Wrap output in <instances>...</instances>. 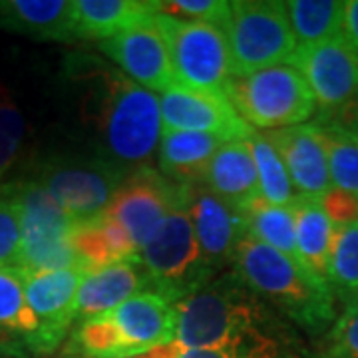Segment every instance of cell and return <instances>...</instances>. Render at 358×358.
<instances>
[{"instance_id": "6da1fadb", "label": "cell", "mask_w": 358, "mask_h": 358, "mask_svg": "<svg viewBox=\"0 0 358 358\" xmlns=\"http://www.w3.org/2000/svg\"><path fill=\"white\" fill-rule=\"evenodd\" d=\"M176 343L183 350L221 346L296 345L277 310L231 271L176 303Z\"/></svg>"}, {"instance_id": "7a4b0ae2", "label": "cell", "mask_w": 358, "mask_h": 358, "mask_svg": "<svg viewBox=\"0 0 358 358\" xmlns=\"http://www.w3.org/2000/svg\"><path fill=\"white\" fill-rule=\"evenodd\" d=\"M94 128L102 143L98 155L128 173L152 167L159 150L164 124L159 96L124 72L94 60Z\"/></svg>"}, {"instance_id": "3957f363", "label": "cell", "mask_w": 358, "mask_h": 358, "mask_svg": "<svg viewBox=\"0 0 358 358\" xmlns=\"http://www.w3.org/2000/svg\"><path fill=\"white\" fill-rule=\"evenodd\" d=\"M233 271L268 307L303 331L320 334L334 324L331 287L255 237L245 235L241 239L233 259Z\"/></svg>"}, {"instance_id": "277c9868", "label": "cell", "mask_w": 358, "mask_h": 358, "mask_svg": "<svg viewBox=\"0 0 358 358\" xmlns=\"http://www.w3.org/2000/svg\"><path fill=\"white\" fill-rule=\"evenodd\" d=\"M176 303L143 291L96 319L76 322L66 355L78 358H128L176 343Z\"/></svg>"}, {"instance_id": "5b68a950", "label": "cell", "mask_w": 358, "mask_h": 358, "mask_svg": "<svg viewBox=\"0 0 358 358\" xmlns=\"http://www.w3.org/2000/svg\"><path fill=\"white\" fill-rule=\"evenodd\" d=\"M0 193L18 209L20 268L28 273L86 268L72 245L78 221L52 199L36 179L26 176L2 183Z\"/></svg>"}, {"instance_id": "8992f818", "label": "cell", "mask_w": 358, "mask_h": 358, "mask_svg": "<svg viewBox=\"0 0 358 358\" xmlns=\"http://www.w3.org/2000/svg\"><path fill=\"white\" fill-rule=\"evenodd\" d=\"M225 96L245 124L267 131L303 126L317 114L305 78L289 64L231 78Z\"/></svg>"}, {"instance_id": "52a82bcc", "label": "cell", "mask_w": 358, "mask_h": 358, "mask_svg": "<svg viewBox=\"0 0 358 358\" xmlns=\"http://www.w3.org/2000/svg\"><path fill=\"white\" fill-rule=\"evenodd\" d=\"M140 259L150 291L171 303L183 301L215 279V271L205 261L185 207L167 215L140 249Z\"/></svg>"}, {"instance_id": "ba28073f", "label": "cell", "mask_w": 358, "mask_h": 358, "mask_svg": "<svg viewBox=\"0 0 358 358\" xmlns=\"http://www.w3.org/2000/svg\"><path fill=\"white\" fill-rule=\"evenodd\" d=\"M231 18L225 30L229 40L233 78L273 68L296 50V38L282 0L229 2Z\"/></svg>"}, {"instance_id": "9c48e42d", "label": "cell", "mask_w": 358, "mask_h": 358, "mask_svg": "<svg viewBox=\"0 0 358 358\" xmlns=\"http://www.w3.org/2000/svg\"><path fill=\"white\" fill-rule=\"evenodd\" d=\"M30 176L70 217L88 221L106 213L115 189L129 173L102 155H52Z\"/></svg>"}, {"instance_id": "30bf717a", "label": "cell", "mask_w": 358, "mask_h": 358, "mask_svg": "<svg viewBox=\"0 0 358 358\" xmlns=\"http://www.w3.org/2000/svg\"><path fill=\"white\" fill-rule=\"evenodd\" d=\"M176 84L183 88L223 94L233 78L229 40L225 30L205 22L179 20L157 13Z\"/></svg>"}, {"instance_id": "8fae6325", "label": "cell", "mask_w": 358, "mask_h": 358, "mask_svg": "<svg viewBox=\"0 0 358 358\" xmlns=\"http://www.w3.org/2000/svg\"><path fill=\"white\" fill-rule=\"evenodd\" d=\"M181 207H185V187L164 178L157 167H141L115 189L106 215L128 231L140 253L167 215Z\"/></svg>"}, {"instance_id": "7c38bea8", "label": "cell", "mask_w": 358, "mask_h": 358, "mask_svg": "<svg viewBox=\"0 0 358 358\" xmlns=\"http://www.w3.org/2000/svg\"><path fill=\"white\" fill-rule=\"evenodd\" d=\"M289 66L301 72L313 92L319 122L333 117L358 94V54L343 34L296 46Z\"/></svg>"}, {"instance_id": "4fadbf2b", "label": "cell", "mask_w": 358, "mask_h": 358, "mask_svg": "<svg viewBox=\"0 0 358 358\" xmlns=\"http://www.w3.org/2000/svg\"><path fill=\"white\" fill-rule=\"evenodd\" d=\"M88 273L86 268H64L48 273L26 271V301L38 320V333L28 345L30 355L46 357L64 343L76 322L74 305L82 281Z\"/></svg>"}, {"instance_id": "5bb4252c", "label": "cell", "mask_w": 358, "mask_h": 358, "mask_svg": "<svg viewBox=\"0 0 358 358\" xmlns=\"http://www.w3.org/2000/svg\"><path fill=\"white\" fill-rule=\"evenodd\" d=\"M155 16L143 18L112 38L98 42V46L126 76L143 88L162 94L176 84V78L166 38Z\"/></svg>"}, {"instance_id": "9a60e30c", "label": "cell", "mask_w": 358, "mask_h": 358, "mask_svg": "<svg viewBox=\"0 0 358 358\" xmlns=\"http://www.w3.org/2000/svg\"><path fill=\"white\" fill-rule=\"evenodd\" d=\"M164 131H197L227 141L247 140L253 128L245 124L227 96L183 88L173 84L159 94Z\"/></svg>"}, {"instance_id": "2e32d148", "label": "cell", "mask_w": 358, "mask_h": 358, "mask_svg": "<svg viewBox=\"0 0 358 358\" xmlns=\"http://www.w3.org/2000/svg\"><path fill=\"white\" fill-rule=\"evenodd\" d=\"M185 209L209 267L215 273L233 267L237 247L247 235L243 213L209 192L203 183L185 187Z\"/></svg>"}, {"instance_id": "e0dca14e", "label": "cell", "mask_w": 358, "mask_h": 358, "mask_svg": "<svg viewBox=\"0 0 358 358\" xmlns=\"http://www.w3.org/2000/svg\"><path fill=\"white\" fill-rule=\"evenodd\" d=\"M263 134L281 155L294 192L301 197L320 201L333 189L327 154L317 124H303Z\"/></svg>"}, {"instance_id": "ac0fdd59", "label": "cell", "mask_w": 358, "mask_h": 358, "mask_svg": "<svg viewBox=\"0 0 358 358\" xmlns=\"http://www.w3.org/2000/svg\"><path fill=\"white\" fill-rule=\"evenodd\" d=\"M143 291H150V281L141 267L140 255L110 267L92 271L86 275L78 291L74 305L76 322L106 315Z\"/></svg>"}, {"instance_id": "d6986e66", "label": "cell", "mask_w": 358, "mask_h": 358, "mask_svg": "<svg viewBox=\"0 0 358 358\" xmlns=\"http://www.w3.org/2000/svg\"><path fill=\"white\" fill-rule=\"evenodd\" d=\"M201 183L237 211H243L251 201L259 199L261 185L247 140L223 143L205 169Z\"/></svg>"}, {"instance_id": "ffe728a7", "label": "cell", "mask_w": 358, "mask_h": 358, "mask_svg": "<svg viewBox=\"0 0 358 358\" xmlns=\"http://www.w3.org/2000/svg\"><path fill=\"white\" fill-rule=\"evenodd\" d=\"M0 28L44 42H72L70 0H0Z\"/></svg>"}, {"instance_id": "44dd1931", "label": "cell", "mask_w": 358, "mask_h": 358, "mask_svg": "<svg viewBox=\"0 0 358 358\" xmlns=\"http://www.w3.org/2000/svg\"><path fill=\"white\" fill-rule=\"evenodd\" d=\"M227 143L221 136L197 131H164L157 150V169L181 187L201 183L217 150Z\"/></svg>"}, {"instance_id": "7402d4cb", "label": "cell", "mask_w": 358, "mask_h": 358, "mask_svg": "<svg viewBox=\"0 0 358 358\" xmlns=\"http://www.w3.org/2000/svg\"><path fill=\"white\" fill-rule=\"evenodd\" d=\"M157 14V0H72L76 40H108Z\"/></svg>"}, {"instance_id": "603a6c76", "label": "cell", "mask_w": 358, "mask_h": 358, "mask_svg": "<svg viewBox=\"0 0 358 358\" xmlns=\"http://www.w3.org/2000/svg\"><path fill=\"white\" fill-rule=\"evenodd\" d=\"M72 245L90 273L138 257V249L128 231L106 213L88 221H78L72 233Z\"/></svg>"}, {"instance_id": "cb8c5ba5", "label": "cell", "mask_w": 358, "mask_h": 358, "mask_svg": "<svg viewBox=\"0 0 358 358\" xmlns=\"http://www.w3.org/2000/svg\"><path fill=\"white\" fill-rule=\"evenodd\" d=\"M296 249L313 277L329 285V263L333 251L334 225L319 199L299 197L293 205Z\"/></svg>"}, {"instance_id": "d4e9b609", "label": "cell", "mask_w": 358, "mask_h": 358, "mask_svg": "<svg viewBox=\"0 0 358 358\" xmlns=\"http://www.w3.org/2000/svg\"><path fill=\"white\" fill-rule=\"evenodd\" d=\"M247 235L265 243L271 249L287 255L296 265L305 267L296 249L294 211L291 205H273L259 197L245 207L243 211Z\"/></svg>"}, {"instance_id": "484cf974", "label": "cell", "mask_w": 358, "mask_h": 358, "mask_svg": "<svg viewBox=\"0 0 358 358\" xmlns=\"http://www.w3.org/2000/svg\"><path fill=\"white\" fill-rule=\"evenodd\" d=\"M287 14L299 46L343 34L345 2L341 0H287Z\"/></svg>"}, {"instance_id": "4316f807", "label": "cell", "mask_w": 358, "mask_h": 358, "mask_svg": "<svg viewBox=\"0 0 358 358\" xmlns=\"http://www.w3.org/2000/svg\"><path fill=\"white\" fill-rule=\"evenodd\" d=\"M0 333L22 341L26 350L38 333V320L26 301L24 268L0 267Z\"/></svg>"}, {"instance_id": "83f0119b", "label": "cell", "mask_w": 358, "mask_h": 358, "mask_svg": "<svg viewBox=\"0 0 358 358\" xmlns=\"http://www.w3.org/2000/svg\"><path fill=\"white\" fill-rule=\"evenodd\" d=\"M247 143L255 162L261 197L273 205H293L301 195L294 192L281 155L277 154L273 143L265 138L263 131L257 129H253V134L247 138Z\"/></svg>"}, {"instance_id": "f1b7e54d", "label": "cell", "mask_w": 358, "mask_h": 358, "mask_svg": "<svg viewBox=\"0 0 358 358\" xmlns=\"http://www.w3.org/2000/svg\"><path fill=\"white\" fill-rule=\"evenodd\" d=\"M329 287L345 305L358 303V223L334 227Z\"/></svg>"}, {"instance_id": "f546056e", "label": "cell", "mask_w": 358, "mask_h": 358, "mask_svg": "<svg viewBox=\"0 0 358 358\" xmlns=\"http://www.w3.org/2000/svg\"><path fill=\"white\" fill-rule=\"evenodd\" d=\"M333 187L358 197V138L331 124H317Z\"/></svg>"}, {"instance_id": "4dcf8cb0", "label": "cell", "mask_w": 358, "mask_h": 358, "mask_svg": "<svg viewBox=\"0 0 358 358\" xmlns=\"http://www.w3.org/2000/svg\"><path fill=\"white\" fill-rule=\"evenodd\" d=\"M26 129L20 106L8 90L0 86V185L22 155Z\"/></svg>"}, {"instance_id": "1f68e13d", "label": "cell", "mask_w": 358, "mask_h": 358, "mask_svg": "<svg viewBox=\"0 0 358 358\" xmlns=\"http://www.w3.org/2000/svg\"><path fill=\"white\" fill-rule=\"evenodd\" d=\"M157 13L189 22H205L227 30L231 6L225 0H157Z\"/></svg>"}, {"instance_id": "d6a6232c", "label": "cell", "mask_w": 358, "mask_h": 358, "mask_svg": "<svg viewBox=\"0 0 358 358\" xmlns=\"http://www.w3.org/2000/svg\"><path fill=\"white\" fill-rule=\"evenodd\" d=\"M327 358H358V303L346 305L327 338Z\"/></svg>"}, {"instance_id": "836d02e7", "label": "cell", "mask_w": 358, "mask_h": 358, "mask_svg": "<svg viewBox=\"0 0 358 358\" xmlns=\"http://www.w3.org/2000/svg\"><path fill=\"white\" fill-rule=\"evenodd\" d=\"M296 345L221 346V348H193L183 350L179 358H301L294 352Z\"/></svg>"}, {"instance_id": "e575fe53", "label": "cell", "mask_w": 358, "mask_h": 358, "mask_svg": "<svg viewBox=\"0 0 358 358\" xmlns=\"http://www.w3.org/2000/svg\"><path fill=\"white\" fill-rule=\"evenodd\" d=\"M0 267H20L18 209L0 193Z\"/></svg>"}, {"instance_id": "d590c367", "label": "cell", "mask_w": 358, "mask_h": 358, "mask_svg": "<svg viewBox=\"0 0 358 358\" xmlns=\"http://www.w3.org/2000/svg\"><path fill=\"white\" fill-rule=\"evenodd\" d=\"M320 205L334 225L358 223V197L350 195V193L333 187L320 199Z\"/></svg>"}, {"instance_id": "8d00e7d4", "label": "cell", "mask_w": 358, "mask_h": 358, "mask_svg": "<svg viewBox=\"0 0 358 358\" xmlns=\"http://www.w3.org/2000/svg\"><path fill=\"white\" fill-rule=\"evenodd\" d=\"M317 124H331V126L345 129V131L358 138V94L350 102L346 103L341 112H336L333 117H329L324 122H317Z\"/></svg>"}, {"instance_id": "74e56055", "label": "cell", "mask_w": 358, "mask_h": 358, "mask_svg": "<svg viewBox=\"0 0 358 358\" xmlns=\"http://www.w3.org/2000/svg\"><path fill=\"white\" fill-rule=\"evenodd\" d=\"M343 36L348 40L352 50L358 54V0L345 2V22H343Z\"/></svg>"}, {"instance_id": "f35d334b", "label": "cell", "mask_w": 358, "mask_h": 358, "mask_svg": "<svg viewBox=\"0 0 358 358\" xmlns=\"http://www.w3.org/2000/svg\"><path fill=\"white\" fill-rule=\"evenodd\" d=\"M0 358H28V350L22 341L0 333Z\"/></svg>"}, {"instance_id": "ab89813d", "label": "cell", "mask_w": 358, "mask_h": 358, "mask_svg": "<svg viewBox=\"0 0 358 358\" xmlns=\"http://www.w3.org/2000/svg\"><path fill=\"white\" fill-rule=\"evenodd\" d=\"M183 352V348L178 343H169V345L155 346L152 350L138 355V357H128V358H179Z\"/></svg>"}, {"instance_id": "60d3db41", "label": "cell", "mask_w": 358, "mask_h": 358, "mask_svg": "<svg viewBox=\"0 0 358 358\" xmlns=\"http://www.w3.org/2000/svg\"><path fill=\"white\" fill-rule=\"evenodd\" d=\"M38 358H78V357H72V355H62V357H38Z\"/></svg>"}, {"instance_id": "b9f144b4", "label": "cell", "mask_w": 358, "mask_h": 358, "mask_svg": "<svg viewBox=\"0 0 358 358\" xmlns=\"http://www.w3.org/2000/svg\"><path fill=\"white\" fill-rule=\"evenodd\" d=\"M322 358H327V357H322Z\"/></svg>"}]
</instances>
